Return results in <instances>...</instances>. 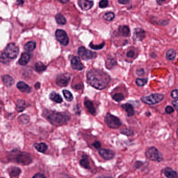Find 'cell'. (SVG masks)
Instances as JSON below:
<instances>
[{
    "mask_svg": "<svg viewBox=\"0 0 178 178\" xmlns=\"http://www.w3.org/2000/svg\"><path fill=\"white\" fill-rule=\"evenodd\" d=\"M87 79L91 86L98 90H103L108 85L111 78L101 70L92 69L87 73Z\"/></svg>",
    "mask_w": 178,
    "mask_h": 178,
    "instance_id": "obj_1",
    "label": "cell"
},
{
    "mask_svg": "<svg viewBox=\"0 0 178 178\" xmlns=\"http://www.w3.org/2000/svg\"><path fill=\"white\" fill-rule=\"evenodd\" d=\"M46 118L53 125H61L66 123L70 120V116L66 113L50 111Z\"/></svg>",
    "mask_w": 178,
    "mask_h": 178,
    "instance_id": "obj_2",
    "label": "cell"
},
{
    "mask_svg": "<svg viewBox=\"0 0 178 178\" xmlns=\"http://www.w3.org/2000/svg\"><path fill=\"white\" fill-rule=\"evenodd\" d=\"M145 156L151 161L160 162L163 160L162 154L155 147H150L145 152Z\"/></svg>",
    "mask_w": 178,
    "mask_h": 178,
    "instance_id": "obj_3",
    "label": "cell"
},
{
    "mask_svg": "<svg viewBox=\"0 0 178 178\" xmlns=\"http://www.w3.org/2000/svg\"><path fill=\"white\" fill-rule=\"evenodd\" d=\"M164 95L162 94L155 93L149 96H143L141 100L142 101L148 105H154L162 102L164 99Z\"/></svg>",
    "mask_w": 178,
    "mask_h": 178,
    "instance_id": "obj_4",
    "label": "cell"
},
{
    "mask_svg": "<svg viewBox=\"0 0 178 178\" xmlns=\"http://www.w3.org/2000/svg\"><path fill=\"white\" fill-rule=\"evenodd\" d=\"M105 122L109 128L111 129H117L121 125V122L118 117L107 113L105 117Z\"/></svg>",
    "mask_w": 178,
    "mask_h": 178,
    "instance_id": "obj_5",
    "label": "cell"
},
{
    "mask_svg": "<svg viewBox=\"0 0 178 178\" xmlns=\"http://www.w3.org/2000/svg\"><path fill=\"white\" fill-rule=\"evenodd\" d=\"M19 53V49L14 43H10L6 47L4 51V54L9 59L16 58Z\"/></svg>",
    "mask_w": 178,
    "mask_h": 178,
    "instance_id": "obj_6",
    "label": "cell"
},
{
    "mask_svg": "<svg viewBox=\"0 0 178 178\" xmlns=\"http://www.w3.org/2000/svg\"><path fill=\"white\" fill-rule=\"evenodd\" d=\"M56 39L61 44L67 46L69 43V39L65 31L58 29L56 31Z\"/></svg>",
    "mask_w": 178,
    "mask_h": 178,
    "instance_id": "obj_7",
    "label": "cell"
},
{
    "mask_svg": "<svg viewBox=\"0 0 178 178\" xmlns=\"http://www.w3.org/2000/svg\"><path fill=\"white\" fill-rule=\"evenodd\" d=\"M71 75L69 73H62L57 77L56 82L58 86H66L69 83Z\"/></svg>",
    "mask_w": 178,
    "mask_h": 178,
    "instance_id": "obj_8",
    "label": "cell"
},
{
    "mask_svg": "<svg viewBox=\"0 0 178 178\" xmlns=\"http://www.w3.org/2000/svg\"><path fill=\"white\" fill-rule=\"evenodd\" d=\"M16 159L17 162L22 165L29 164L31 161V156L27 153H20V154L17 156Z\"/></svg>",
    "mask_w": 178,
    "mask_h": 178,
    "instance_id": "obj_9",
    "label": "cell"
},
{
    "mask_svg": "<svg viewBox=\"0 0 178 178\" xmlns=\"http://www.w3.org/2000/svg\"><path fill=\"white\" fill-rule=\"evenodd\" d=\"M98 153L100 156L106 160H110L115 156V153L113 150L106 148L100 149L99 150Z\"/></svg>",
    "mask_w": 178,
    "mask_h": 178,
    "instance_id": "obj_10",
    "label": "cell"
},
{
    "mask_svg": "<svg viewBox=\"0 0 178 178\" xmlns=\"http://www.w3.org/2000/svg\"><path fill=\"white\" fill-rule=\"evenodd\" d=\"M71 66L73 69L81 70L83 69L84 66L82 63L80 58L78 56L74 57L71 60Z\"/></svg>",
    "mask_w": 178,
    "mask_h": 178,
    "instance_id": "obj_11",
    "label": "cell"
},
{
    "mask_svg": "<svg viewBox=\"0 0 178 178\" xmlns=\"http://www.w3.org/2000/svg\"><path fill=\"white\" fill-rule=\"evenodd\" d=\"M78 5L83 11H88L94 5V3L89 0H78Z\"/></svg>",
    "mask_w": 178,
    "mask_h": 178,
    "instance_id": "obj_12",
    "label": "cell"
},
{
    "mask_svg": "<svg viewBox=\"0 0 178 178\" xmlns=\"http://www.w3.org/2000/svg\"><path fill=\"white\" fill-rule=\"evenodd\" d=\"M134 37L138 41H142L145 38V31L142 28H137L134 31Z\"/></svg>",
    "mask_w": 178,
    "mask_h": 178,
    "instance_id": "obj_13",
    "label": "cell"
},
{
    "mask_svg": "<svg viewBox=\"0 0 178 178\" xmlns=\"http://www.w3.org/2000/svg\"><path fill=\"white\" fill-rule=\"evenodd\" d=\"M17 88L20 90V91L24 93H29L31 92V88L28 86L27 84H26L22 81H20L17 84Z\"/></svg>",
    "mask_w": 178,
    "mask_h": 178,
    "instance_id": "obj_14",
    "label": "cell"
},
{
    "mask_svg": "<svg viewBox=\"0 0 178 178\" xmlns=\"http://www.w3.org/2000/svg\"><path fill=\"white\" fill-rule=\"evenodd\" d=\"M164 173L167 178H177V173L169 167L165 168Z\"/></svg>",
    "mask_w": 178,
    "mask_h": 178,
    "instance_id": "obj_15",
    "label": "cell"
},
{
    "mask_svg": "<svg viewBox=\"0 0 178 178\" xmlns=\"http://www.w3.org/2000/svg\"><path fill=\"white\" fill-rule=\"evenodd\" d=\"M31 55L28 53H23L20 57L18 63L21 65H26L28 64L31 59Z\"/></svg>",
    "mask_w": 178,
    "mask_h": 178,
    "instance_id": "obj_16",
    "label": "cell"
},
{
    "mask_svg": "<svg viewBox=\"0 0 178 178\" xmlns=\"http://www.w3.org/2000/svg\"><path fill=\"white\" fill-rule=\"evenodd\" d=\"M120 35L123 36H128L130 34V29L127 26H121L118 29Z\"/></svg>",
    "mask_w": 178,
    "mask_h": 178,
    "instance_id": "obj_17",
    "label": "cell"
},
{
    "mask_svg": "<svg viewBox=\"0 0 178 178\" xmlns=\"http://www.w3.org/2000/svg\"><path fill=\"white\" fill-rule=\"evenodd\" d=\"M121 107L123 109H124L125 111H126L128 116L130 117L133 115L134 114V109L133 106H132L131 104L126 103V104H122Z\"/></svg>",
    "mask_w": 178,
    "mask_h": 178,
    "instance_id": "obj_18",
    "label": "cell"
},
{
    "mask_svg": "<svg viewBox=\"0 0 178 178\" xmlns=\"http://www.w3.org/2000/svg\"><path fill=\"white\" fill-rule=\"evenodd\" d=\"M85 106L86 107L88 111L90 114L94 115L96 114V109L94 105V104L91 101L86 100L84 103Z\"/></svg>",
    "mask_w": 178,
    "mask_h": 178,
    "instance_id": "obj_19",
    "label": "cell"
},
{
    "mask_svg": "<svg viewBox=\"0 0 178 178\" xmlns=\"http://www.w3.org/2000/svg\"><path fill=\"white\" fill-rule=\"evenodd\" d=\"M79 164L81 165L82 167H83L87 169H90V164L89 160L88 159V156L86 155H84L82 156V158L79 161Z\"/></svg>",
    "mask_w": 178,
    "mask_h": 178,
    "instance_id": "obj_20",
    "label": "cell"
},
{
    "mask_svg": "<svg viewBox=\"0 0 178 178\" xmlns=\"http://www.w3.org/2000/svg\"><path fill=\"white\" fill-rule=\"evenodd\" d=\"M56 22L58 25H64L67 23V20L64 16L61 14H56L55 16Z\"/></svg>",
    "mask_w": 178,
    "mask_h": 178,
    "instance_id": "obj_21",
    "label": "cell"
},
{
    "mask_svg": "<svg viewBox=\"0 0 178 178\" xmlns=\"http://www.w3.org/2000/svg\"><path fill=\"white\" fill-rule=\"evenodd\" d=\"M50 98L52 100L57 103H61L62 102L63 100L60 95L56 93V92H52L50 94Z\"/></svg>",
    "mask_w": 178,
    "mask_h": 178,
    "instance_id": "obj_22",
    "label": "cell"
},
{
    "mask_svg": "<svg viewBox=\"0 0 178 178\" xmlns=\"http://www.w3.org/2000/svg\"><path fill=\"white\" fill-rule=\"evenodd\" d=\"M3 81L6 86H11L14 84V79L10 76L5 75L3 77Z\"/></svg>",
    "mask_w": 178,
    "mask_h": 178,
    "instance_id": "obj_23",
    "label": "cell"
},
{
    "mask_svg": "<svg viewBox=\"0 0 178 178\" xmlns=\"http://www.w3.org/2000/svg\"><path fill=\"white\" fill-rule=\"evenodd\" d=\"M36 47V44L35 42L30 41V42H27L25 44L24 49L26 51H27L28 52H31L35 49Z\"/></svg>",
    "mask_w": 178,
    "mask_h": 178,
    "instance_id": "obj_24",
    "label": "cell"
},
{
    "mask_svg": "<svg viewBox=\"0 0 178 178\" xmlns=\"http://www.w3.org/2000/svg\"><path fill=\"white\" fill-rule=\"evenodd\" d=\"M166 56L167 59L170 60V61H173L175 59V56H176V51L175 50L173 49H169V50L167 51Z\"/></svg>",
    "mask_w": 178,
    "mask_h": 178,
    "instance_id": "obj_25",
    "label": "cell"
},
{
    "mask_svg": "<svg viewBox=\"0 0 178 178\" xmlns=\"http://www.w3.org/2000/svg\"><path fill=\"white\" fill-rule=\"evenodd\" d=\"M97 56V54L96 52H93L87 50H86L85 55L84 56V59H92L96 58Z\"/></svg>",
    "mask_w": 178,
    "mask_h": 178,
    "instance_id": "obj_26",
    "label": "cell"
},
{
    "mask_svg": "<svg viewBox=\"0 0 178 178\" xmlns=\"http://www.w3.org/2000/svg\"><path fill=\"white\" fill-rule=\"evenodd\" d=\"M35 148L37 150L41 153H45L47 150L48 146L44 143H41L39 144H36L35 145Z\"/></svg>",
    "mask_w": 178,
    "mask_h": 178,
    "instance_id": "obj_27",
    "label": "cell"
},
{
    "mask_svg": "<svg viewBox=\"0 0 178 178\" xmlns=\"http://www.w3.org/2000/svg\"><path fill=\"white\" fill-rule=\"evenodd\" d=\"M35 68H36V70L37 72H41L46 70V69H47V66L42 62L39 61L36 64Z\"/></svg>",
    "mask_w": 178,
    "mask_h": 178,
    "instance_id": "obj_28",
    "label": "cell"
},
{
    "mask_svg": "<svg viewBox=\"0 0 178 178\" xmlns=\"http://www.w3.org/2000/svg\"><path fill=\"white\" fill-rule=\"evenodd\" d=\"M26 107V102L24 100H20L17 101V109L19 111H22Z\"/></svg>",
    "mask_w": 178,
    "mask_h": 178,
    "instance_id": "obj_29",
    "label": "cell"
},
{
    "mask_svg": "<svg viewBox=\"0 0 178 178\" xmlns=\"http://www.w3.org/2000/svg\"><path fill=\"white\" fill-rule=\"evenodd\" d=\"M115 17V15L113 12H108L103 16V19L108 22H111Z\"/></svg>",
    "mask_w": 178,
    "mask_h": 178,
    "instance_id": "obj_30",
    "label": "cell"
},
{
    "mask_svg": "<svg viewBox=\"0 0 178 178\" xmlns=\"http://www.w3.org/2000/svg\"><path fill=\"white\" fill-rule=\"evenodd\" d=\"M63 93L64 95V98L67 100V101L71 102L73 100V96L72 93L68 90H64L63 91Z\"/></svg>",
    "mask_w": 178,
    "mask_h": 178,
    "instance_id": "obj_31",
    "label": "cell"
},
{
    "mask_svg": "<svg viewBox=\"0 0 178 178\" xmlns=\"http://www.w3.org/2000/svg\"><path fill=\"white\" fill-rule=\"evenodd\" d=\"M136 84L138 86H143L147 83V79H140L138 78L136 80Z\"/></svg>",
    "mask_w": 178,
    "mask_h": 178,
    "instance_id": "obj_32",
    "label": "cell"
},
{
    "mask_svg": "<svg viewBox=\"0 0 178 178\" xmlns=\"http://www.w3.org/2000/svg\"><path fill=\"white\" fill-rule=\"evenodd\" d=\"M120 133L127 136H132L134 134L133 131L130 129H123L120 130Z\"/></svg>",
    "mask_w": 178,
    "mask_h": 178,
    "instance_id": "obj_33",
    "label": "cell"
},
{
    "mask_svg": "<svg viewBox=\"0 0 178 178\" xmlns=\"http://www.w3.org/2000/svg\"><path fill=\"white\" fill-rule=\"evenodd\" d=\"M112 98L117 102H120L124 99V96L122 93H116L113 95Z\"/></svg>",
    "mask_w": 178,
    "mask_h": 178,
    "instance_id": "obj_34",
    "label": "cell"
},
{
    "mask_svg": "<svg viewBox=\"0 0 178 178\" xmlns=\"http://www.w3.org/2000/svg\"><path fill=\"white\" fill-rule=\"evenodd\" d=\"M105 44V43L103 42L100 44L99 45H94L92 43H91L90 44H89V47H90L91 49H93V50H100V49H102Z\"/></svg>",
    "mask_w": 178,
    "mask_h": 178,
    "instance_id": "obj_35",
    "label": "cell"
},
{
    "mask_svg": "<svg viewBox=\"0 0 178 178\" xmlns=\"http://www.w3.org/2000/svg\"><path fill=\"white\" fill-rule=\"evenodd\" d=\"M29 120V118L28 116L25 115L20 116L19 117V121L22 124H26V123H28Z\"/></svg>",
    "mask_w": 178,
    "mask_h": 178,
    "instance_id": "obj_36",
    "label": "cell"
},
{
    "mask_svg": "<svg viewBox=\"0 0 178 178\" xmlns=\"http://www.w3.org/2000/svg\"><path fill=\"white\" fill-rule=\"evenodd\" d=\"M20 173V168L15 167L12 169L10 174L12 176L15 177H17V175H19Z\"/></svg>",
    "mask_w": 178,
    "mask_h": 178,
    "instance_id": "obj_37",
    "label": "cell"
},
{
    "mask_svg": "<svg viewBox=\"0 0 178 178\" xmlns=\"http://www.w3.org/2000/svg\"><path fill=\"white\" fill-rule=\"evenodd\" d=\"M108 6V0H101L99 3V6L100 8L104 9Z\"/></svg>",
    "mask_w": 178,
    "mask_h": 178,
    "instance_id": "obj_38",
    "label": "cell"
},
{
    "mask_svg": "<svg viewBox=\"0 0 178 178\" xmlns=\"http://www.w3.org/2000/svg\"><path fill=\"white\" fill-rule=\"evenodd\" d=\"M86 49L83 47H79V49L77 51V53H78V55L80 56L81 57L83 58L84 56L85 55V53L86 52Z\"/></svg>",
    "mask_w": 178,
    "mask_h": 178,
    "instance_id": "obj_39",
    "label": "cell"
},
{
    "mask_svg": "<svg viewBox=\"0 0 178 178\" xmlns=\"http://www.w3.org/2000/svg\"><path fill=\"white\" fill-rule=\"evenodd\" d=\"M171 96L173 98L177 99L178 98V89H175L173 90L171 93Z\"/></svg>",
    "mask_w": 178,
    "mask_h": 178,
    "instance_id": "obj_40",
    "label": "cell"
},
{
    "mask_svg": "<svg viewBox=\"0 0 178 178\" xmlns=\"http://www.w3.org/2000/svg\"><path fill=\"white\" fill-rule=\"evenodd\" d=\"M165 111H166V112L167 113V114H171L174 112V109H173V107H171V106H168L166 107Z\"/></svg>",
    "mask_w": 178,
    "mask_h": 178,
    "instance_id": "obj_41",
    "label": "cell"
},
{
    "mask_svg": "<svg viewBox=\"0 0 178 178\" xmlns=\"http://www.w3.org/2000/svg\"><path fill=\"white\" fill-rule=\"evenodd\" d=\"M92 145L94 148L98 149V148H100V147H101V143H100V142L96 141H95V142L92 143Z\"/></svg>",
    "mask_w": 178,
    "mask_h": 178,
    "instance_id": "obj_42",
    "label": "cell"
},
{
    "mask_svg": "<svg viewBox=\"0 0 178 178\" xmlns=\"http://www.w3.org/2000/svg\"><path fill=\"white\" fill-rule=\"evenodd\" d=\"M135 55V53L133 51H130L126 54V56L129 58H132Z\"/></svg>",
    "mask_w": 178,
    "mask_h": 178,
    "instance_id": "obj_43",
    "label": "cell"
},
{
    "mask_svg": "<svg viewBox=\"0 0 178 178\" xmlns=\"http://www.w3.org/2000/svg\"><path fill=\"white\" fill-rule=\"evenodd\" d=\"M32 178H46V177L41 173H37Z\"/></svg>",
    "mask_w": 178,
    "mask_h": 178,
    "instance_id": "obj_44",
    "label": "cell"
},
{
    "mask_svg": "<svg viewBox=\"0 0 178 178\" xmlns=\"http://www.w3.org/2000/svg\"><path fill=\"white\" fill-rule=\"evenodd\" d=\"M130 0H118V2L121 4H127L129 3Z\"/></svg>",
    "mask_w": 178,
    "mask_h": 178,
    "instance_id": "obj_45",
    "label": "cell"
},
{
    "mask_svg": "<svg viewBox=\"0 0 178 178\" xmlns=\"http://www.w3.org/2000/svg\"><path fill=\"white\" fill-rule=\"evenodd\" d=\"M178 101L177 100V99H176L175 100H173L172 104H173V105L174 106V107H175V109L176 110H178Z\"/></svg>",
    "mask_w": 178,
    "mask_h": 178,
    "instance_id": "obj_46",
    "label": "cell"
},
{
    "mask_svg": "<svg viewBox=\"0 0 178 178\" xmlns=\"http://www.w3.org/2000/svg\"><path fill=\"white\" fill-rule=\"evenodd\" d=\"M144 70L143 69H141L137 70V75L142 76L144 74Z\"/></svg>",
    "mask_w": 178,
    "mask_h": 178,
    "instance_id": "obj_47",
    "label": "cell"
},
{
    "mask_svg": "<svg viewBox=\"0 0 178 178\" xmlns=\"http://www.w3.org/2000/svg\"><path fill=\"white\" fill-rule=\"evenodd\" d=\"M143 164V163L141 161H137L134 165V167H135L136 168H139V167L142 166Z\"/></svg>",
    "mask_w": 178,
    "mask_h": 178,
    "instance_id": "obj_48",
    "label": "cell"
},
{
    "mask_svg": "<svg viewBox=\"0 0 178 178\" xmlns=\"http://www.w3.org/2000/svg\"><path fill=\"white\" fill-rule=\"evenodd\" d=\"M56 1H58L59 2L62 3V4H66V3L69 2L70 0H56Z\"/></svg>",
    "mask_w": 178,
    "mask_h": 178,
    "instance_id": "obj_49",
    "label": "cell"
},
{
    "mask_svg": "<svg viewBox=\"0 0 178 178\" xmlns=\"http://www.w3.org/2000/svg\"><path fill=\"white\" fill-rule=\"evenodd\" d=\"M97 178H113L111 176H107V175H101L98 177Z\"/></svg>",
    "mask_w": 178,
    "mask_h": 178,
    "instance_id": "obj_50",
    "label": "cell"
},
{
    "mask_svg": "<svg viewBox=\"0 0 178 178\" xmlns=\"http://www.w3.org/2000/svg\"><path fill=\"white\" fill-rule=\"evenodd\" d=\"M23 3H24V1L23 0H17V4L18 5H21L23 4Z\"/></svg>",
    "mask_w": 178,
    "mask_h": 178,
    "instance_id": "obj_51",
    "label": "cell"
},
{
    "mask_svg": "<svg viewBox=\"0 0 178 178\" xmlns=\"http://www.w3.org/2000/svg\"><path fill=\"white\" fill-rule=\"evenodd\" d=\"M75 89H77V90H79V89H82V84H77L75 86Z\"/></svg>",
    "mask_w": 178,
    "mask_h": 178,
    "instance_id": "obj_52",
    "label": "cell"
},
{
    "mask_svg": "<svg viewBox=\"0 0 178 178\" xmlns=\"http://www.w3.org/2000/svg\"><path fill=\"white\" fill-rule=\"evenodd\" d=\"M40 86V84L39 82H37L35 84V88L36 89H39Z\"/></svg>",
    "mask_w": 178,
    "mask_h": 178,
    "instance_id": "obj_53",
    "label": "cell"
},
{
    "mask_svg": "<svg viewBox=\"0 0 178 178\" xmlns=\"http://www.w3.org/2000/svg\"><path fill=\"white\" fill-rule=\"evenodd\" d=\"M164 0H157V2L159 4H162V3L164 1Z\"/></svg>",
    "mask_w": 178,
    "mask_h": 178,
    "instance_id": "obj_54",
    "label": "cell"
},
{
    "mask_svg": "<svg viewBox=\"0 0 178 178\" xmlns=\"http://www.w3.org/2000/svg\"><path fill=\"white\" fill-rule=\"evenodd\" d=\"M1 109L0 108V113H1Z\"/></svg>",
    "mask_w": 178,
    "mask_h": 178,
    "instance_id": "obj_55",
    "label": "cell"
},
{
    "mask_svg": "<svg viewBox=\"0 0 178 178\" xmlns=\"http://www.w3.org/2000/svg\"><path fill=\"white\" fill-rule=\"evenodd\" d=\"M71 178V177H69V178Z\"/></svg>",
    "mask_w": 178,
    "mask_h": 178,
    "instance_id": "obj_56",
    "label": "cell"
},
{
    "mask_svg": "<svg viewBox=\"0 0 178 178\" xmlns=\"http://www.w3.org/2000/svg\"></svg>",
    "mask_w": 178,
    "mask_h": 178,
    "instance_id": "obj_57",
    "label": "cell"
}]
</instances>
